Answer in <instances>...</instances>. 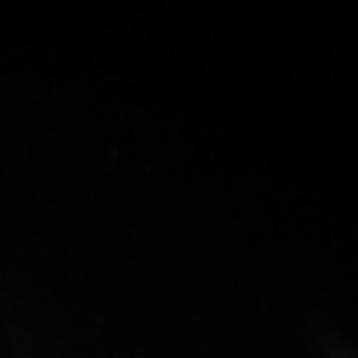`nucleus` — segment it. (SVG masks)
<instances>
[]
</instances>
